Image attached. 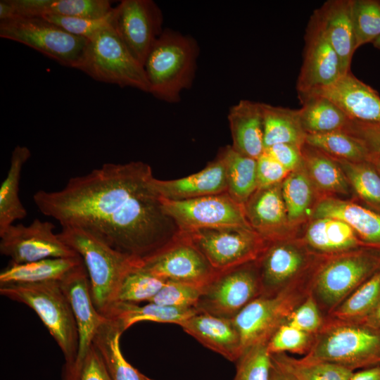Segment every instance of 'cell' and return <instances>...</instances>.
Wrapping results in <instances>:
<instances>
[{
    "label": "cell",
    "instance_id": "35",
    "mask_svg": "<svg viewBox=\"0 0 380 380\" xmlns=\"http://www.w3.org/2000/svg\"><path fill=\"white\" fill-rule=\"evenodd\" d=\"M301 124L307 134L342 130L350 118L328 99L314 94L298 95Z\"/></svg>",
    "mask_w": 380,
    "mask_h": 380
},
{
    "label": "cell",
    "instance_id": "26",
    "mask_svg": "<svg viewBox=\"0 0 380 380\" xmlns=\"http://www.w3.org/2000/svg\"><path fill=\"white\" fill-rule=\"evenodd\" d=\"M227 118L232 148L243 155L257 159L265 151L262 103L240 100L229 108Z\"/></svg>",
    "mask_w": 380,
    "mask_h": 380
},
{
    "label": "cell",
    "instance_id": "50",
    "mask_svg": "<svg viewBox=\"0 0 380 380\" xmlns=\"http://www.w3.org/2000/svg\"><path fill=\"white\" fill-rule=\"evenodd\" d=\"M74 380H112L102 357L94 346L84 357Z\"/></svg>",
    "mask_w": 380,
    "mask_h": 380
},
{
    "label": "cell",
    "instance_id": "28",
    "mask_svg": "<svg viewBox=\"0 0 380 380\" xmlns=\"http://www.w3.org/2000/svg\"><path fill=\"white\" fill-rule=\"evenodd\" d=\"M197 312L196 308L168 307L153 303L140 305L139 303L115 302L103 316L115 322L124 332L133 324L146 321L179 326Z\"/></svg>",
    "mask_w": 380,
    "mask_h": 380
},
{
    "label": "cell",
    "instance_id": "15",
    "mask_svg": "<svg viewBox=\"0 0 380 380\" xmlns=\"http://www.w3.org/2000/svg\"><path fill=\"white\" fill-rule=\"evenodd\" d=\"M54 228L52 222L37 218L28 226L13 224L0 233V252L16 264L78 256L53 232Z\"/></svg>",
    "mask_w": 380,
    "mask_h": 380
},
{
    "label": "cell",
    "instance_id": "39",
    "mask_svg": "<svg viewBox=\"0 0 380 380\" xmlns=\"http://www.w3.org/2000/svg\"><path fill=\"white\" fill-rule=\"evenodd\" d=\"M380 303V270L355 289L325 317L358 321L367 317Z\"/></svg>",
    "mask_w": 380,
    "mask_h": 380
},
{
    "label": "cell",
    "instance_id": "57",
    "mask_svg": "<svg viewBox=\"0 0 380 380\" xmlns=\"http://www.w3.org/2000/svg\"><path fill=\"white\" fill-rule=\"evenodd\" d=\"M146 379H147V380H153V379H151V378H149V377H148V376H147Z\"/></svg>",
    "mask_w": 380,
    "mask_h": 380
},
{
    "label": "cell",
    "instance_id": "55",
    "mask_svg": "<svg viewBox=\"0 0 380 380\" xmlns=\"http://www.w3.org/2000/svg\"><path fill=\"white\" fill-rule=\"evenodd\" d=\"M369 161L374 165L380 174V154H371Z\"/></svg>",
    "mask_w": 380,
    "mask_h": 380
},
{
    "label": "cell",
    "instance_id": "31",
    "mask_svg": "<svg viewBox=\"0 0 380 380\" xmlns=\"http://www.w3.org/2000/svg\"><path fill=\"white\" fill-rule=\"evenodd\" d=\"M83 262L80 255L46 258L22 264L10 262L0 273V285L61 281Z\"/></svg>",
    "mask_w": 380,
    "mask_h": 380
},
{
    "label": "cell",
    "instance_id": "51",
    "mask_svg": "<svg viewBox=\"0 0 380 380\" xmlns=\"http://www.w3.org/2000/svg\"><path fill=\"white\" fill-rule=\"evenodd\" d=\"M301 148L292 144H279L265 148L264 152L291 172L303 165Z\"/></svg>",
    "mask_w": 380,
    "mask_h": 380
},
{
    "label": "cell",
    "instance_id": "29",
    "mask_svg": "<svg viewBox=\"0 0 380 380\" xmlns=\"http://www.w3.org/2000/svg\"><path fill=\"white\" fill-rule=\"evenodd\" d=\"M281 192L289 224L296 229L312 218L315 207L322 196L309 177L303 163L282 181Z\"/></svg>",
    "mask_w": 380,
    "mask_h": 380
},
{
    "label": "cell",
    "instance_id": "36",
    "mask_svg": "<svg viewBox=\"0 0 380 380\" xmlns=\"http://www.w3.org/2000/svg\"><path fill=\"white\" fill-rule=\"evenodd\" d=\"M220 151L225 163L227 192L243 205L258 189L256 159L239 153L231 145Z\"/></svg>",
    "mask_w": 380,
    "mask_h": 380
},
{
    "label": "cell",
    "instance_id": "49",
    "mask_svg": "<svg viewBox=\"0 0 380 380\" xmlns=\"http://www.w3.org/2000/svg\"><path fill=\"white\" fill-rule=\"evenodd\" d=\"M256 163L258 188L281 183L290 173L265 152L256 159Z\"/></svg>",
    "mask_w": 380,
    "mask_h": 380
},
{
    "label": "cell",
    "instance_id": "54",
    "mask_svg": "<svg viewBox=\"0 0 380 380\" xmlns=\"http://www.w3.org/2000/svg\"><path fill=\"white\" fill-rule=\"evenodd\" d=\"M358 321L380 328V303L367 317Z\"/></svg>",
    "mask_w": 380,
    "mask_h": 380
},
{
    "label": "cell",
    "instance_id": "12",
    "mask_svg": "<svg viewBox=\"0 0 380 380\" xmlns=\"http://www.w3.org/2000/svg\"><path fill=\"white\" fill-rule=\"evenodd\" d=\"M312 284L292 287L273 296H260L232 319L243 351L253 345L268 342L274 332L310 293Z\"/></svg>",
    "mask_w": 380,
    "mask_h": 380
},
{
    "label": "cell",
    "instance_id": "3",
    "mask_svg": "<svg viewBox=\"0 0 380 380\" xmlns=\"http://www.w3.org/2000/svg\"><path fill=\"white\" fill-rule=\"evenodd\" d=\"M198 53L194 37L164 29L144 65L149 93L165 102H178L182 91L191 87Z\"/></svg>",
    "mask_w": 380,
    "mask_h": 380
},
{
    "label": "cell",
    "instance_id": "56",
    "mask_svg": "<svg viewBox=\"0 0 380 380\" xmlns=\"http://www.w3.org/2000/svg\"><path fill=\"white\" fill-rule=\"evenodd\" d=\"M372 44L374 46V47L380 49V37L377 38Z\"/></svg>",
    "mask_w": 380,
    "mask_h": 380
},
{
    "label": "cell",
    "instance_id": "42",
    "mask_svg": "<svg viewBox=\"0 0 380 380\" xmlns=\"http://www.w3.org/2000/svg\"><path fill=\"white\" fill-rule=\"evenodd\" d=\"M357 49L380 37V0H352Z\"/></svg>",
    "mask_w": 380,
    "mask_h": 380
},
{
    "label": "cell",
    "instance_id": "5",
    "mask_svg": "<svg viewBox=\"0 0 380 380\" xmlns=\"http://www.w3.org/2000/svg\"><path fill=\"white\" fill-rule=\"evenodd\" d=\"M303 357L338 364L353 372L380 365V328L361 321L325 317L310 350Z\"/></svg>",
    "mask_w": 380,
    "mask_h": 380
},
{
    "label": "cell",
    "instance_id": "27",
    "mask_svg": "<svg viewBox=\"0 0 380 380\" xmlns=\"http://www.w3.org/2000/svg\"><path fill=\"white\" fill-rule=\"evenodd\" d=\"M301 237L312 251L323 255H334L365 247L349 224L334 217L310 220Z\"/></svg>",
    "mask_w": 380,
    "mask_h": 380
},
{
    "label": "cell",
    "instance_id": "32",
    "mask_svg": "<svg viewBox=\"0 0 380 380\" xmlns=\"http://www.w3.org/2000/svg\"><path fill=\"white\" fill-rule=\"evenodd\" d=\"M123 331L113 321L106 318L93 341L112 380H147V376L135 369L125 358L120 339Z\"/></svg>",
    "mask_w": 380,
    "mask_h": 380
},
{
    "label": "cell",
    "instance_id": "14",
    "mask_svg": "<svg viewBox=\"0 0 380 380\" xmlns=\"http://www.w3.org/2000/svg\"><path fill=\"white\" fill-rule=\"evenodd\" d=\"M160 198L165 213L181 232L221 226L251 227L243 205L227 192L181 201Z\"/></svg>",
    "mask_w": 380,
    "mask_h": 380
},
{
    "label": "cell",
    "instance_id": "38",
    "mask_svg": "<svg viewBox=\"0 0 380 380\" xmlns=\"http://www.w3.org/2000/svg\"><path fill=\"white\" fill-rule=\"evenodd\" d=\"M271 355L296 380H348L353 373L347 367L330 362L305 357L296 358L286 353Z\"/></svg>",
    "mask_w": 380,
    "mask_h": 380
},
{
    "label": "cell",
    "instance_id": "23",
    "mask_svg": "<svg viewBox=\"0 0 380 380\" xmlns=\"http://www.w3.org/2000/svg\"><path fill=\"white\" fill-rule=\"evenodd\" d=\"M179 327L203 346L229 361L236 362L243 352L239 331L232 319L198 312Z\"/></svg>",
    "mask_w": 380,
    "mask_h": 380
},
{
    "label": "cell",
    "instance_id": "46",
    "mask_svg": "<svg viewBox=\"0 0 380 380\" xmlns=\"http://www.w3.org/2000/svg\"><path fill=\"white\" fill-rule=\"evenodd\" d=\"M112 13L113 10L107 15L99 18L58 15H44L41 18L56 24L75 36L90 40L101 30L111 26Z\"/></svg>",
    "mask_w": 380,
    "mask_h": 380
},
{
    "label": "cell",
    "instance_id": "21",
    "mask_svg": "<svg viewBox=\"0 0 380 380\" xmlns=\"http://www.w3.org/2000/svg\"><path fill=\"white\" fill-rule=\"evenodd\" d=\"M152 186L164 199L181 201L227 192L225 163L220 151L201 171L171 180L153 178Z\"/></svg>",
    "mask_w": 380,
    "mask_h": 380
},
{
    "label": "cell",
    "instance_id": "9",
    "mask_svg": "<svg viewBox=\"0 0 380 380\" xmlns=\"http://www.w3.org/2000/svg\"><path fill=\"white\" fill-rule=\"evenodd\" d=\"M217 272L254 261L269 241L251 227L221 226L181 232Z\"/></svg>",
    "mask_w": 380,
    "mask_h": 380
},
{
    "label": "cell",
    "instance_id": "30",
    "mask_svg": "<svg viewBox=\"0 0 380 380\" xmlns=\"http://www.w3.org/2000/svg\"><path fill=\"white\" fill-rule=\"evenodd\" d=\"M303 166L322 196H349L352 189L335 159L305 144L301 148Z\"/></svg>",
    "mask_w": 380,
    "mask_h": 380
},
{
    "label": "cell",
    "instance_id": "7",
    "mask_svg": "<svg viewBox=\"0 0 380 380\" xmlns=\"http://www.w3.org/2000/svg\"><path fill=\"white\" fill-rule=\"evenodd\" d=\"M325 256L312 251L301 234L270 241L256 260L261 295L273 296L292 287L312 284Z\"/></svg>",
    "mask_w": 380,
    "mask_h": 380
},
{
    "label": "cell",
    "instance_id": "8",
    "mask_svg": "<svg viewBox=\"0 0 380 380\" xmlns=\"http://www.w3.org/2000/svg\"><path fill=\"white\" fill-rule=\"evenodd\" d=\"M75 68L96 81L149 93L143 65L131 54L112 26L88 41Z\"/></svg>",
    "mask_w": 380,
    "mask_h": 380
},
{
    "label": "cell",
    "instance_id": "4",
    "mask_svg": "<svg viewBox=\"0 0 380 380\" xmlns=\"http://www.w3.org/2000/svg\"><path fill=\"white\" fill-rule=\"evenodd\" d=\"M58 234L82 258L89 274L94 304L104 315L115 301L124 277L138 262L81 229L63 227Z\"/></svg>",
    "mask_w": 380,
    "mask_h": 380
},
{
    "label": "cell",
    "instance_id": "22",
    "mask_svg": "<svg viewBox=\"0 0 380 380\" xmlns=\"http://www.w3.org/2000/svg\"><path fill=\"white\" fill-rule=\"evenodd\" d=\"M113 8L108 0H1L0 20L13 16L44 15L99 18Z\"/></svg>",
    "mask_w": 380,
    "mask_h": 380
},
{
    "label": "cell",
    "instance_id": "6",
    "mask_svg": "<svg viewBox=\"0 0 380 380\" xmlns=\"http://www.w3.org/2000/svg\"><path fill=\"white\" fill-rule=\"evenodd\" d=\"M379 270V249L361 247L326 255L314 277L311 293L327 316Z\"/></svg>",
    "mask_w": 380,
    "mask_h": 380
},
{
    "label": "cell",
    "instance_id": "24",
    "mask_svg": "<svg viewBox=\"0 0 380 380\" xmlns=\"http://www.w3.org/2000/svg\"><path fill=\"white\" fill-rule=\"evenodd\" d=\"M318 217H334L346 222L365 247L380 250L379 213L350 200L322 196L311 219Z\"/></svg>",
    "mask_w": 380,
    "mask_h": 380
},
{
    "label": "cell",
    "instance_id": "13",
    "mask_svg": "<svg viewBox=\"0 0 380 380\" xmlns=\"http://www.w3.org/2000/svg\"><path fill=\"white\" fill-rule=\"evenodd\" d=\"M163 23L162 11L152 0H122L113 9L112 27L143 66L163 32Z\"/></svg>",
    "mask_w": 380,
    "mask_h": 380
},
{
    "label": "cell",
    "instance_id": "52",
    "mask_svg": "<svg viewBox=\"0 0 380 380\" xmlns=\"http://www.w3.org/2000/svg\"><path fill=\"white\" fill-rule=\"evenodd\" d=\"M348 380H380V365L355 371Z\"/></svg>",
    "mask_w": 380,
    "mask_h": 380
},
{
    "label": "cell",
    "instance_id": "10",
    "mask_svg": "<svg viewBox=\"0 0 380 380\" xmlns=\"http://www.w3.org/2000/svg\"><path fill=\"white\" fill-rule=\"evenodd\" d=\"M0 37L23 44L62 65L73 68L89 41L41 17L13 16L1 20Z\"/></svg>",
    "mask_w": 380,
    "mask_h": 380
},
{
    "label": "cell",
    "instance_id": "53",
    "mask_svg": "<svg viewBox=\"0 0 380 380\" xmlns=\"http://www.w3.org/2000/svg\"><path fill=\"white\" fill-rule=\"evenodd\" d=\"M272 360L273 365L272 380H296L290 373L274 361L272 357Z\"/></svg>",
    "mask_w": 380,
    "mask_h": 380
},
{
    "label": "cell",
    "instance_id": "25",
    "mask_svg": "<svg viewBox=\"0 0 380 380\" xmlns=\"http://www.w3.org/2000/svg\"><path fill=\"white\" fill-rule=\"evenodd\" d=\"M313 14L339 57L343 75L350 72L351 60L357 49L352 0L327 1Z\"/></svg>",
    "mask_w": 380,
    "mask_h": 380
},
{
    "label": "cell",
    "instance_id": "18",
    "mask_svg": "<svg viewBox=\"0 0 380 380\" xmlns=\"http://www.w3.org/2000/svg\"><path fill=\"white\" fill-rule=\"evenodd\" d=\"M60 283L71 305L78 331L77 357L71 379L74 380L93 346L98 329L106 317L97 310L94 304L90 280L84 262L72 270Z\"/></svg>",
    "mask_w": 380,
    "mask_h": 380
},
{
    "label": "cell",
    "instance_id": "17",
    "mask_svg": "<svg viewBox=\"0 0 380 380\" xmlns=\"http://www.w3.org/2000/svg\"><path fill=\"white\" fill-rule=\"evenodd\" d=\"M304 39L303 60L296 84L298 95L330 85L343 75L339 57L313 13Z\"/></svg>",
    "mask_w": 380,
    "mask_h": 380
},
{
    "label": "cell",
    "instance_id": "1",
    "mask_svg": "<svg viewBox=\"0 0 380 380\" xmlns=\"http://www.w3.org/2000/svg\"><path fill=\"white\" fill-rule=\"evenodd\" d=\"M151 167L142 161L105 163L33 200L63 227L84 230L138 263L177 239L181 231L154 191Z\"/></svg>",
    "mask_w": 380,
    "mask_h": 380
},
{
    "label": "cell",
    "instance_id": "47",
    "mask_svg": "<svg viewBox=\"0 0 380 380\" xmlns=\"http://www.w3.org/2000/svg\"><path fill=\"white\" fill-rule=\"evenodd\" d=\"M325 316L310 293L289 315L286 323L301 331L315 335L322 328Z\"/></svg>",
    "mask_w": 380,
    "mask_h": 380
},
{
    "label": "cell",
    "instance_id": "45",
    "mask_svg": "<svg viewBox=\"0 0 380 380\" xmlns=\"http://www.w3.org/2000/svg\"><path fill=\"white\" fill-rule=\"evenodd\" d=\"M201 292L202 288L194 284L167 281L148 303L174 308H196Z\"/></svg>",
    "mask_w": 380,
    "mask_h": 380
},
{
    "label": "cell",
    "instance_id": "2",
    "mask_svg": "<svg viewBox=\"0 0 380 380\" xmlns=\"http://www.w3.org/2000/svg\"><path fill=\"white\" fill-rule=\"evenodd\" d=\"M0 293L27 305L37 313L63 353V380H71L77 357L78 331L60 281L3 284Z\"/></svg>",
    "mask_w": 380,
    "mask_h": 380
},
{
    "label": "cell",
    "instance_id": "34",
    "mask_svg": "<svg viewBox=\"0 0 380 380\" xmlns=\"http://www.w3.org/2000/svg\"><path fill=\"white\" fill-rule=\"evenodd\" d=\"M30 156V149L25 146L18 145L12 151L10 167L0 187V233L27 216L18 192L23 167Z\"/></svg>",
    "mask_w": 380,
    "mask_h": 380
},
{
    "label": "cell",
    "instance_id": "37",
    "mask_svg": "<svg viewBox=\"0 0 380 380\" xmlns=\"http://www.w3.org/2000/svg\"><path fill=\"white\" fill-rule=\"evenodd\" d=\"M334 158L353 192L365 207L380 213V174L374 165L369 161L350 162Z\"/></svg>",
    "mask_w": 380,
    "mask_h": 380
},
{
    "label": "cell",
    "instance_id": "44",
    "mask_svg": "<svg viewBox=\"0 0 380 380\" xmlns=\"http://www.w3.org/2000/svg\"><path fill=\"white\" fill-rule=\"evenodd\" d=\"M314 339L315 335L285 322L270 337L267 349L270 354L290 353L305 355L310 350Z\"/></svg>",
    "mask_w": 380,
    "mask_h": 380
},
{
    "label": "cell",
    "instance_id": "19",
    "mask_svg": "<svg viewBox=\"0 0 380 380\" xmlns=\"http://www.w3.org/2000/svg\"><path fill=\"white\" fill-rule=\"evenodd\" d=\"M243 208L249 225L269 241L301 234L289 224L281 182L258 188Z\"/></svg>",
    "mask_w": 380,
    "mask_h": 380
},
{
    "label": "cell",
    "instance_id": "48",
    "mask_svg": "<svg viewBox=\"0 0 380 380\" xmlns=\"http://www.w3.org/2000/svg\"><path fill=\"white\" fill-rule=\"evenodd\" d=\"M342 130L360 141L370 154H380V122L350 119Z\"/></svg>",
    "mask_w": 380,
    "mask_h": 380
},
{
    "label": "cell",
    "instance_id": "16",
    "mask_svg": "<svg viewBox=\"0 0 380 380\" xmlns=\"http://www.w3.org/2000/svg\"><path fill=\"white\" fill-rule=\"evenodd\" d=\"M137 265L165 281L184 282L201 288L217 272L182 234Z\"/></svg>",
    "mask_w": 380,
    "mask_h": 380
},
{
    "label": "cell",
    "instance_id": "33",
    "mask_svg": "<svg viewBox=\"0 0 380 380\" xmlns=\"http://www.w3.org/2000/svg\"><path fill=\"white\" fill-rule=\"evenodd\" d=\"M265 149L275 144L303 146L307 133L303 128L300 110L262 103Z\"/></svg>",
    "mask_w": 380,
    "mask_h": 380
},
{
    "label": "cell",
    "instance_id": "20",
    "mask_svg": "<svg viewBox=\"0 0 380 380\" xmlns=\"http://www.w3.org/2000/svg\"><path fill=\"white\" fill-rule=\"evenodd\" d=\"M306 94L328 99L351 120L380 122V96L378 92L357 79L350 71L331 84Z\"/></svg>",
    "mask_w": 380,
    "mask_h": 380
},
{
    "label": "cell",
    "instance_id": "11",
    "mask_svg": "<svg viewBox=\"0 0 380 380\" xmlns=\"http://www.w3.org/2000/svg\"><path fill=\"white\" fill-rule=\"evenodd\" d=\"M262 293L256 260L217 274L202 288L198 312L233 319Z\"/></svg>",
    "mask_w": 380,
    "mask_h": 380
},
{
    "label": "cell",
    "instance_id": "40",
    "mask_svg": "<svg viewBox=\"0 0 380 380\" xmlns=\"http://www.w3.org/2000/svg\"><path fill=\"white\" fill-rule=\"evenodd\" d=\"M305 144L331 157L350 162L369 161L371 155L360 141L343 130L307 134Z\"/></svg>",
    "mask_w": 380,
    "mask_h": 380
},
{
    "label": "cell",
    "instance_id": "41",
    "mask_svg": "<svg viewBox=\"0 0 380 380\" xmlns=\"http://www.w3.org/2000/svg\"><path fill=\"white\" fill-rule=\"evenodd\" d=\"M166 281L137 265L122 281L115 302L148 303L160 291Z\"/></svg>",
    "mask_w": 380,
    "mask_h": 380
},
{
    "label": "cell",
    "instance_id": "43",
    "mask_svg": "<svg viewBox=\"0 0 380 380\" xmlns=\"http://www.w3.org/2000/svg\"><path fill=\"white\" fill-rule=\"evenodd\" d=\"M236 363L233 380H272L273 365L267 342L247 348Z\"/></svg>",
    "mask_w": 380,
    "mask_h": 380
}]
</instances>
